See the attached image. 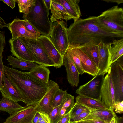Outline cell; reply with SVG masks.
<instances>
[{
    "label": "cell",
    "instance_id": "obj_1",
    "mask_svg": "<svg viewBox=\"0 0 123 123\" xmlns=\"http://www.w3.org/2000/svg\"><path fill=\"white\" fill-rule=\"evenodd\" d=\"M67 34L69 46L74 48L98 45L101 41L106 44L114 39L123 38V34L112 32L101 26L96 16L80 18L74 21L68 28Z\"/></svg>",
    "mask_w": 123,
    "mask_h": 123
},
{
    "label": "cell",
    "instance_id": "obj_2",
    "mask_svg": "<svg viewBox=\"0 0 123 123\" xmlns=\"http://www.w3.org/2000/svg\"><path fill=\"white\" fill-rule=\"evenodd\" d=\"M6 76L21 94L26 106L36 105L46 93L48 84L38 80L28 72H22L4 65Z\"/></svg>",
    "mask_w": 123,
    "mask_h": 123
},
{
    "label": "cell",
    "instance_id": "obj_3",
    "mask_svg": "<svg viewBox=\"0 0 123 123\" xmlns=\"http://www.w3.org/2000/svg\"><path fill=\"white\" fill-rule=\"evenodd\" d=\"M49 10L43 0H35L27 14H24V20L29 22L42 35L50 37L52 23L49 20Z\"/></svg>",
    "mask_w": 123,
    "mask_h": 123
},
{
    "label": "cell",
    "instance_id": "obj_4",
    "mask_svg": "<svg viewBox=\"0 0 123 123\" xmlns=\"http://www.w3.org/2000/svg\"><path fill=\"white\" fill-rule=\"evenodd\" d=\"M100 25L106 30L123 34V9L117 5L104 11L98 16Z\"/></svg>",
    "mask_w": 123,
    "mask_h": 123
},
{
    "label": "cell",
    "instance_id": "obj_5",
    "mask_svg": "<svg viewBox=\"0 0 123 123\" xmlns=\"http://www.w3.org/2000/svg\"><path fill=\"white\" fill-rule=\"evenodd\" d=\"M68 28L63 20L52 23L50 34V39L56 49L63 56L69 46L67 34Z\"/></svg>",
    "mask_w": 123,
    "mask_h": 123
},
{
    "label": "cell",
    "instance_id": "obj_6",
    "mask_svg": "<svg viewBox=\"0 0 123 123\" xmlns=\"http://www.w3.org/2000/svg\"><path fill=\"white\" fill-rule=\"evenodd\" d=\"M21 39L28 49L33 60V62L41 66L55 67V64L45 52L37 39L23 37Z\"/></svg>",
    "mask_w": 123,
    "mask_h": 123
},
{
    "label": "cell",
    "instance_id": "obj_7",
    "mask_svg": "<svg viewBox=\"0 0 123 123\" xmlns=\"http://www.w3.org/2000/svg\"><path fill=\"white\" fill-rule=\"evenodd\" d=\"M114 90L115 102L123 101V64L118 61L109 69Z\"/></svg>",
    "mask_w": 123,
    "mask_h": 123
},
{
    "label": "cell",
    "instance_id": "obj_8",
    "mask_svg": "<svg viewBox=\"0 0 123 123\" xmlns=\"http://www.w3.org/2000/svg\"><path fill=\"white\" fill-rule=\"evenodd\" d=\"M104 75H95L87 83L80 86L76 93L79 95L101 100V88Z\"/></svg>",
    "mask_w": 123,
    "mask_h": 123
},
{
    "label": "cell",
    "instance_id": "obj_9",
    "mask_svg": "<svg viewBox=\"0 0 123 123\" xmlns=\"http://www.w3.org/2000/svg\"><path fill=\"white\" fill-rule=\"evenodd\" d=\"M59 89V86L57 83L52 80L49 81L46 93L37 104L35 106L37 111L47 115L49 114L53 108L52 106L53 96Z\"/></svg>",
    "mask_w": 123,
    "mask_h": 123
},
{
    "label": "cell",
    "instance_id": "obj_10",
    "mask_svg": "<svg viewBox=\"0 0 123 123\" xmlns=\"http://www.w3.org/2000/svg\"><path fill=\"white\" fill-rule=\"evenodd\" d=\"M100 94L101 101L106 108L113 110L112 107L115 103L114 90L110 73L108 70L104 77L102 82Z\"/></svg>",
    "mask_w": 123,
    "mask_h": 123
},
{
    "label": "cell",
    "instance_id": "obj_11",
    "mask_svg": "<svg viewBox=\"0 0 123 123\" xmlns=\"http://www.w3.org/2000/svg\"><path fill=\"white\" fill-rule=\"evenodd\" d=\"M45 52L54 62L57 68L63 65V56L56 49L50 40V37L41 35L37 39Z\"/></svg>",
    "mask_w": 123,
    "mask_h": 123
},
{
    "label": "cell",
    "instance_id": "obj_12",
    "mask_svg": "<svg viewBox=\"0 0 123 123\" xmlns=\"http://www.w3.org/2000/svg\"><path fill=\"white\" fill-rule=\"evenodd\" d=\"M37 111L35 106H25L8 117L6 123H31Z\"/></svg>",
    "mask_w": 123,
    "mask_h": 123
},
{
    "label": "cell",
    "instance_id": "obj_13",
    "mask_svg": "<svg viewBox=\"0 0 123 123\" xmlns=\"http://www.w3.org/2000/svg\"><path fill=\"white\" fill-rule=\"evenodd\" d=\"M25 20L18 18L15 19L9 23L8 28L12 35V39L19 37L37 39L39 37L36 35L28 31L25 26Z\"/></svg>",
    "mask_w": 123,
    "mask_h": 123
},
{
    "label": "cell",
    "instance_id": "obj_14",
    "mask_svg": "<svg viewBox=\"0 0 123 123\" xmlns=\"http://www.w3.org/2000/svg\"><path fill=\"white\" fill-rule=\"evenodd\" d=\"M9 42L10 46V51L13 56L21 60L33 62V60L21 37L14 39H10Z\"/></svg>",
    "mask_w": 123,
    "mask_h": 123
},
{
    "label": "cell",
    "instance_id": "obj_15",
    "mask_svg": "<svg viewBox=\"0 0 123 123\" xmlns=\"http://www.w3.org/2000/svg\"><path fill=\"white\" fill-rule=\"evenodd\" d=\"M3 86L0 88L2 97L8 98L16 102L24 101L23 97L15 86L3 74L2 78Z\"/></svg>",
    "mask_w": 123,
    "mask_h": 123
},
{
    "label": "cell",
    "instance_id": "obj_16",
    "mask_svg": "<svg viewBox=\"0 0 123 123\" xmlns=\"http://www.w3.org/2000/svg\"><path fill=\"white\" fill-rule=\"evenodd\" d=\"M98 55L99 71L96 75H104L107 73L110 66V55L105 44L102 41L98 45Z\"/></svg>",
    "mask_w": 123,
    "mask_h": 123
},
{
    "label": "cell",
    "instance_id": "obj_17",
    "mask_svg": "<svg viewBox=\"0 0 123 123\" xmlns=\"http://www.w3.org/2000/svg\"><path fill=\"white\" fill-rule=\"evenodd\" d=\"M63 65L66 68L68 82L71 86L77 87L79 82V74L73 61L66 53L63 56Z\"/></svg>",
    "mask_w": 123,
    "mask_h": 123
},
{
    "label": "cell",
    "instance_id": "obj_18",
    "mask_svg": "<svg viewBox=\"0 0 123 123\" xmlns=\"http://www.w3.org/2000/svg\"><path fill=\"white\" fill-rule=\"evenodd\" d=\"M73 48L80 58L84 72L93 76L97 75L99 69L93 61L80 48Z\"/></svg>",
    "mask_w": 123,
    "mask_h": 123
},
{
    "label": "cell",
    "instance_id": "obj_19",
    "mask_svg": "<svg viewBox=\"0 0 123 123\" xmlns=\"http://www.w3.org/2000/svg\"><path fill=\"white\" fill-rule=\"evenodd\" d=\"M50 10L52 15L50 19L52 24L59 20L64 19L67 21L68 20L73 19L72 17L64 6L55 0H51Z\"/></svg>",
    "mask_w": 123,
    "mask_h": 123
},
{
    "label": "cell",
    "instance_id": "obj_20",
    "mask_svg": "<svg viewBox=\"0 0 123 123\" xmlns=\"http://www.w3.org/2000/svg\"><path fill=\"white\" fill-rule=\"evenodd\" d=\"M89 109L90 111L89 114L84 119L80 121L102 120L109 122L113 117H117L113 110L107 109Z\"/></svg>",
    "mask_w": 123,
    "mask_h": 123
},
{
    "label": "cell",
    "instance_id": "obj_21",
    "mask_svg": "<svg viewBox=\"0 0 123 123\" xmlns=\"http://www.w3.org/2000/svg\"><path fill=\"white\" fill-rule=\"evenodd\" d=\"M106 44L110 55V65L123 56V38L114 40L111 42Z\"/></svg>",
    "mask_w": 123,
    "mask_h": 123
},
{
    "label": "cell",
    "instance_id": "obj_22",
    "mask_svg": "<svg viewBox=\"0 0 123 123\" xmlns=\"http://www.w3.org/2000/svg\"><path fill=\"white\" fill-rule=\"evenodd\" d=\"M62 5L75 21L80 18L81 13L79 3V0H55Z\"/></svg>",
    "mask_w": 123,
    "mask_h": 123
},
{
    "label": "cell",
    "instance_id": "obj_23",
    "mask_svg": "<svg viewBox=\"0 0 123 123\" xmlns=\"http://www.w3.org/2000/svg\"><path fill=\"white\" fill-rule=\"evenodd\" d=\"M75 100L76 102L85 106L89 109H107L101 100L80 95L76 97Z\"/></svg>",
    "mask_w": 123,
    "mask_h": 123
},
{
    "label": "cell",
    "instance_id": "obj_24",
    "mask_svg": "<svg viewBox=\"0 0 123 123\" xmlns=\"http://www.w3.org/2000/svg\"><path fill=\"white\" fill-rule=\"evenodd\" d=\"M7 60L10 65L13 68H17L21 70L31 71L35 67L40 66L36 63L19 60L11 55L7 57Z\"/></svg>",
    "mask_w": 123,
    "mask_h": 123
},
{
    "label": "cell",
    "instance_id": "obj_25",
    "mask_svg": "<svg viewBox=\"0 0 123 123\" xmlns=\"http://www.w3.org/2000/svg\"><path fill=\"white\" fill-rule=\"evenodd\" d=\"M23 108L17 102L3 97L0 101V110L7 112L11 115Z\"/></svg>",
    "mask_w": 123,
    "mask_h": 123
},
{
    "label": "cell",
    "instance_id": "obj_26",
    "mask_svg": "<svg viewBox=\"0 0 123 123\" xmlns=\"http://www.w3.org/2000/svg\"><path fill=\"white\" fill-rule=\"evenodd\" d=\"M28 72L38 80L46 84H48L50 71L47 67L40 65L33 68Z\"/></svg>",
    "mask_w": 123,
    "mask_h": 123
},
{
    "label": "cell",
    "instance_id": "obj_27",
    "mask_svg": "<svg viewBox=\"0 0 123 123\" xmlns=\"http://www.w3.org/2000/svg\"><path fill=\"white\" fill-rule=\"evenodd\" d=\"M98 45L85 46L79 48L93 61L98 68L99 60Z\"/></svg>",
    "mask_w": 123,
    "mask_h": 123
},
{
    "label": "cell",
    "instance_id": "obj_28",
    "mask_svg": "<svg viewBox=\"0 0 123 123\" xmlns=\"http://www.w3.org/2000/svg\"><path fill=\"white\" fill-rule=\"evenodd\" d=\"M66 53L72 60L78 71L79 74L82 75L85 72L82 68L81 61L74 48L69 46Z\"/></svg>",
    "mask_w": 123,
    "mask_h": 123
},
{
    "label": "cell",
    "instance_id": "obj_29",
    "mask_svg": "<svg viewBox=\"0 0 123 123\" xmlns=\"http://www.w3.org/2000/svg\"><path fill=\"white\" fill-rule=\"evenodd\" d=\"M67 90H63L59 88L54 94L52 102L53 108L60 105L66 97L67 93Z\"/></svg>",
    "mask_w": 123,
    "mask_h": 123
},
{
    "label": "cell",
    "instance_id": "obj_30",
    "mask_svg": "<svg viewBox=\"0 0 123 123\" xmlns=\"http://www.w3.org/2000/svg\"><path fill=\"white\" fill-rule=\"evenodd\" d=\"M16 0L18 4L19 12L24 14H27L28 13L30 8L35 2V0Z\"/></svg>",
    "mask_w": 123,
    "mask_h": 123
},
{
    "label": "cell",
    "instance_id": "obj_31",
    "mask_svg": "<svg viewBox=\"0 0 123 123\" xmlns=\"http://www.w3.org/2000/svg\"><path fill=\"white\" fill-rule=\"evenodd\" d=\"M74 96L67 93L66 97L60 105L66 108L70 112L75 104V102H74Z\"/></svg>",
    "mask_w": 123,
    "mask_h": 123
},
{
    "label": "cell",
    "instance_id": "obj_32",
    "mask_svg": "<svg viewBox=\"0 0 123 123\" xmlns=\"http://www.w3.org/2000/svg\"><path fill=\"white\" fill-rule=\"evenodd\" d=\"M89 110L85 106L76 102L70 111V119L83 112Z\"/></svg>",
    "mask_w": 123,
    "mask_h": 123
},
{
    "label": "cell",
    "instance_id": "obj_33",
    "mask_svg": "<svg viewBox=\"0 0 123 123\" xmlns=\"http://www.w3.org/2000/svg\"><path fill=\"white\" fill-rule=\"evenodd\" d=\"M59 105L53 108L52 111L48 115L50 123H57L61 117L59 113Z\"/></svg>",
    "mask_w": 123,
    "mask_h": 123
},
{
    "label": "cell",
    "instance_id": "obj_34",
    "mask_svg": "<svg viewBox=\"0 0 123 123\" xmlns=\"http://www.w3.org/2000/svg\"><path fill=\"white\" fill-rule=\"evenodd\" d=\"M25 27L29 32L37 36L38 37L41 36V34L37 31L27 21L25 20Z\"/></svg>",
    "mask_w": 123,
    "mask_h": 123
},
{
    "label": "cell",
    "instance_id": "obj_35",
    "mask_svg": "<svg viewBox=\"0 0 123 123\" xmlns=\"http://www.w3.org/2000/svg\"><path fill=\"white\" fill-rule=\"evenodd\" d=\"M113 109L117 113H123V101L115 102L113 105Z\"/></svg>",
    "mask_w": 123,
    "mask_h": 123
},
{
    "label": "cell",
    "instance_id": "obj_36",
    "mask_svg": "<svg viewBox=\"0 0 123 123\" xmlns=\"http://www.w3.org/2000/svg\"><path fill=\"white\" fill-rule=\"evenodd\" d=\"M89 111H85L75 117L70 119V122H74L79 121L87 117L90 113Z\"/></svg>",
    "mask_w": 123,
    "mask_h": 123
},
{
    "label": "cell",
    "instance_id": "obj_37",
    "mask_svg": "<svg viewBox=\"0 0 123 123\" xmlns=\"http://www.w3.org/2000/svg\"><path fill=\"white\" fill-rule=\"evenodd\" d=\"M6 45L4 32L0 31V56L2 55V53Z\"/></svg>",
    "mask_w": 123,
    "mask_h": 123
},
{
    "label": "cell",
    "instance_id": "obj_38",
    "mask_svg": "<svg viewBox=\"0 0 123 123\" xmlns=\"http://www.w3.org/2000/svg\"><path fill=\"white\" fill-rule=\"evenodd\" d=\"M2 55L0 56V88H2L3 86L2 83V78L4 74V65L3 64Z\"/></svg>",
    "mask_w": 123,
    "mask_h": 123
},
{
    "label": "cell",
    "instance_id": "obj_39",
    "mask_svg": "<svg viewBox=\"0 0 123 123\" xmlns=\"http://www.w3.org/2000/svg\"><path fill=\"white\" fill-rule=\"evenodd\" d=\"M70 111L62 117L57 123H70Z\"/></svg>",
    "mask_w": 123,
    "mask_h": 123
},
{
    "label": "cell",
    "instance_id": "obj_40",
    "mask_svg": "<svg viewBox=\"0 0 123 123\" xmlns=\"http://www.w3.org/2000/svg\"><path fill=\"white\" fill-rule=\"evenodd\" d=\"M7 5L12 9H14L15 7L16 0H0Z\"/></svg>",
    "mask_w": 123,
    "mask_h": 123
},
{
    "label": "cell",
    "instance_id": "obj_41",
    "mask_svg": "<svg viewBox=\"0 0 123 123\" xmlns=\"http://www.w3.org/2000/svg\"><path fill=\"white\" fill-rule=\"evenodd\" d=\"M9 23L7 24L5 22L4 20L0 16V28L2 29L3 27H8Z\"/></svg>",
    "mask_w": 123,
    "mask_h": 123
},
{
    "label": "cell",
    "instance_id": "obj_42",
    "mask_svg": "<svg viewBox=\"0 0 123 123\" xmlns=\"http://www.w3.org/2000/svg\"><path fill=\"white\" fill-rule=\"evenodd\" d=\"M40 116V113L37 111L33 117L31 123H37L38 122Z\"/></svg>",
    "mask_w": 123,
    "mask_h": 123
},
{
    "label": "cell",
    "instance_id": "obj_43",
    "mask_svg": "<svg viewBox=\"0 0 123 123\" xmlns=\"http://www.w3.org/2000/svg\"><path fill=\"white\" fill-rule=\"evenodd\" d=\"M101 0L108 3H116L118 4L123 3V0Z\"/></svg>",
    "mask_w": 123,
    "mask_h": 123
},
{
    "label": "cell",
    "instance_id": "obj_44",
    "mask_svg": "<svg viewBox=\"0 0 123 123\" xmlns=\"http://www.w3.org/2000/svg\"><path fill=\"white\" fill-rule=\"evenodd\" d=\"M43 1L47 9L49 11L51 8V0H43Z\"/></svg>",
    "mask_w": 123,
    "mask_h": 123
},
{
    "label": "cell",
    "instance_id": "obj_45",
    "mask_svg": "<svg viewBox=\"0 0 123 123\" xmlns=\"http://www.w3.org/2000/svg\"><path fill=\"white\" fill-rule=\"evenodd\" d=\"M91 120L92 123H108L109 122H107L102 120Z\"/></svg>",
    "mask_w": 123,
    "mask_h": 123
},
{
    "label": "cell",
    "instance_id": "obj_46",
    "mask_svg": "<svg viewBox=\"0 0 123 123\" xmlns=\"http://www.w3.org/2000/svg\"><path fill=\"white\" fill-rule=\"evenodd\" d=\"M116 123H123V117H117L116 118Z\"/></svg>",
    "mask_w": 123,
    "mask_h": 123
},
{
    "label": "cell",
    "instance_id": "obj_47",
    "mask_svg": "<svg viewBox=\"0 0 123 123\" xmlns=\"http://www.w3.org/2000/svg\"><path fill=\"white\" fill-rule=\"evenodd\" d=\"M70 123H92V122L91 120H89L80 121L74 122H70Z\"/></svg>",
    "mask_w": 123,
    "mask_h": 123
},
{
    "label": "cell",
    "instance_id": "obj_48",
    "mask_svg": "<svg viewBox=\"0 0 123 123\" xmlns=\"http://www.w3.org/2000/svg\"><path fill=\"white\" fill-rule=\"evenodd\" d=\"M116 117L113 118L108 123H116Z\"/></svg>",
    "mask_w": 123,
    "mask_h": 123
},
{
    "label": "cell",
    "instance_id": "obj_49",
    "mask_svg": "<svg viewBox=\"0 0 123 123\" xmlns=\"http://www.w3.org/2000/svg\"><path fill=\"white\" fill-rule=\"evenodd\" d=\"M5 123V122H4V123Z\"/></svg>",
    "mask_w": 123,
    "mask_h": 123
}]
</instances>
